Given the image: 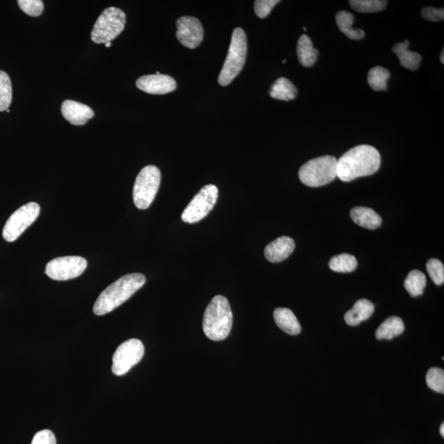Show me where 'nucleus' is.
Returning a JSON list of instances; mask_svg holds the SVG:
<instances>
[{
	"label": "nucleus",
	"instance_id": "1",
	"mask_svg": "<svg viewBox=\"0 0 444 444\" xmlns=\"http://www.w3.org/2000/svg\"><path fill=\"white\" fill-rule=\"evenodd\" d=\"M381 165V157L376 148L360 145L345 152L337 160L336 176L341 181L351 182L357 178L372 176Z\"/></svg>",
	"mask_w": 444,
	"mask_h": 444
},
{
	"label": "nucleus",
	"instance_id": "2",
	"mask_svg": "<svg viewBox=\"0 0 444 444\" xmlns=\"http://www.w3.org/2000/svg\"><path fill=\"white\" fill-rule=\"evenodd\" d=\"M146 283L141 273H131L121 277L103 290L93 306L94 314L101 316L118 308Z\"/></svg>",
	"mask_w": 444,
	"mask_h": 444
},
{
	"label": "nucleus",
	"instance_id": "3",
	"mask_svg": "<svg viewBox=\"0 0 444 444\" xmlns=\"http://www.w3.org/2000/svg\"><path fill=\"white\" fill-rule=\"evenodd\" d=\"M232 325L233 314L228 299L216 296L205 310L203 321L205 335L215 341L225 340Z\"/></svg>",
	"mask_w": 444,
	"mask_h": 444
},
{
	"label": "nucleus",
	"instance_id": "4",
	"mask_svg": "<svg viewBox=\"0 0 444 444\" xmlns=\"http://www.w3.org/2000/svg\"><path fill=\"white\" fill-rule=\"evenodd\" d=\"M247 50V38L244 30L234 29L228 57L219 77L221 86H228L240 74L245 65Z\"/></svg>",
	"mask_w": 444,
	"mask_h": 444
},
{
	"label": "nucleus",
	"instance_id": "5",
	"mask_svg": "<svg viewBox=\"0 0 444 444\" xmlns=\"http://www.w3.org/2000/svg\"><path fill=\"white\" fill-rule=\"evenodd\" d=\"M337 160L333 156H323L306 162L299 170V177L304 185L315 188L327 185L336 176Z\"/></svg>",
	"mask_w": 444,
	"mask_h": 444
},
{
	"label": "nucleus",
	"instance_id": "6",
	"mask_svg": "<svg viewBox=\"0 0 444 444\" xmlns=\"http://www.w3.org/2000/svg\"><path fill=\"white\" fill-rule=\"evenodd\" d=\"M126 23L125 12L119 8H106L94 25L91 37L94 43L111 42L123 32Z\"/></svg>",
	"mask_w": 444,
	"mask_h": 444
},
{
	"label": "nucleus",
	"instance_id": "7",
	"mask_svg": "<svg viewBox=\"0 0 444 444\" xmlns=\"http://www.w3.org/2000/svg\"><path fill=\"white\" fill-rule=\"evenodd\" d=\"M161 172L155 165H148L137 176L133 199L135 206L145 210L151 206L161 185Z\"/></svg>",
	"mask_w": 444,
	"mask_h": 444
},
{
	"label": "nucleus",
	"instance_id": "8",
	"mask_svg": "<svg viewBox=\"0 0 444 444\" xmlns=\"http://www.w3.org/2000/svg\"><path fill=\"white\" fill-rule=\"evenodd\" d=\"M219 198V189L208 185L201 189L183 212L181 219L186 223L194 224L203 220L212 210Z\"/></svg>",
	"mask_w": 444,
	"mask_h": 444
},
{
	"label": "nucleus",
	"instance_id": "9",
	"mask_svg": "<svg viewBox=\"0 0 444 444\" xmlns=\"http://www.w3.org/2000/svg\"><path fill=\"white\" fill-rule=\"evenodd\" d=\"M40 205L37 203H29L23 205L12 213L4 225L3 237L8 242H14L22 236L23 233L39 216Z\"/></svg>",
	"mask_w": 444,
	"mask_h": 444
},
{
	"label": "nucleus",
	"instance_id": "10",
	"mask_svg": "<svg viewBox=\"0 0 444 444\" xmlns=\"http://www.w3.org/2000/svg\"><path fill=\"white\" fill-rule=\"evenodd\" d=\"M144 345L139 339H130L122 343L113 356L112 372L122 376L139 364L144 355Z\"/></svg>",
	"mask_w": 444,
	"mask_h": 444
},
{
	"label": "nucleus",
	"instance_id": "11",
	"mask_svg": "<svg viewBox=\"0 0 444 444\" xmlns=\"http://www.w3.org/2000/svg\"><path fill=\"white\" fill-rule=\"evenodd\" d=\"M88 261L80 256H66L51 260L46 267V274L54 281H68L82 275Z\"/></svg>",
	"mask_w": 444,
	"mask_h": 444
},
{
	"label": "nucleus",
	"instance_id": "12",
	"mask_svg": "<svg viewBox=\"0 0 444 444\" xmlns=\"http://www.w3.org/2000/svg\"><path fill=\"white\" fill-rule=\"evenodd\" d=\"M176 37L179 42L190 49H195L203 40V28L198 19L183 16L176 22Z\"/></svg>",
	"mask_w": 444,
	"mask_h": 444
},
{
	"label": "nucleus",
	"instance_id": "13",
	"mask_svg": "<svg viewBox=\"0 0 444 444\" xmlns=\"http://www.w3.org/2000/svg\"><path fill=\"white\" fill-rule=\"evenodd\" d=\"M141 91L152 95H164L174 91L177 84L172 77L164 74H152L141 77L136 82Z\"/></svg>",
	"mask_w": 444,
	"mask_h": 444
},
{
	"label": "nucleus",
	"instance_id": "14",
	"mask_svg": "<svg viewBox=\"0 0 444 444\" xmlns=\"http://www.w3.org/2000/svg\"><path fill=\"white\" fill-rule=\"evenodd\" d=\"M61 111L63 117L74 125H84L94 117L89 106L72 100L63 102Z\"/></svg>",
	"mask_w": 444,
	"mask_h": 444
},
{
	"label": "nucleus",
	"instance_id": "15",
	"mask_svg": "<svg viewBox=\"0 0 444 444\" xmlns=\"http://www.w3.org/2000/svg\"><path fill=\"white\" fill-rule=\"evenodd\" d=\"M296 244L292 238L281 236L276 239L264 250L266 259L271 263H280L293 253Z\"/></svg>",
	"mask_w": 444,
	"mask_h": 444
},
{
	"label": "nucleus",
	"instance_id": "16",
	"mask_svg": "<svg viewBox=\"0 0 444 444\" xmlns=\"http://www.w3.org/2000/svg\"><path fill=\"white\" fill-rule=\"evenodd\" d=\"M374 312V305L372 302L361 299L356 302L353 308L345 313V321L349 326H357L365 320L369 319Z\"/></svg>",
	"mask_w": 444,
	"mask_h": 444
},
{
	"label": "nucleus",
	"instance_id": "17",
	"mask_svg": "<svg viewBox=\"0 0 444 444\" xmlns=\"http://www.w3.org/2000/svg\"><path fill=\"white\" fill-rule=\"evenodd\" d=\"M351 217L358 225L365 229L375 230L382 225V219L370 208L356 207L352 209Z\"/></svg>",
	"mask_w": 444,
	"mask_h": 444
},
{
	"label": "nucleus",
	"instance_id": "18",
	"mask_svg": "<svg viewBox=\"0 0 444 444\" xmlns=\"http://www.w3.org/2000/svg\"><path fill=\"white\" fill-rule=\"evenodd\" d=\"M276 325L289 335L296 336L301 332V326L296 315L290 309L277 308L274 311Z\"/></svg>",
	"mask_w": 444,
	"mask_h": 444
},
{
	"label": "nucleus",
	"instance_id": "19",
	"mask_svg": "<svg viewBox=\"0 0 444 444\" xmlns=\"http://www.w3.org/2000/svg\"><path fill=\"white\" fill-rule=\"evenodd\" d=\"M410 41L405 40L403 43H398L394 46L392 51L398 57L401 66L411 71H416L419 68L421 62L420 54L409 50Z\"/></svg>",
	"mask_w": 444,
	"mask_h": 444
},
{
	"label": "nucleus",
	"instance_id": "20",
	"mask_svg": "<svg viewBox=\"0 0 444 444\" xmlns=\"http://www.w3.org/2000/svg\"><path fill=\"white\" fill-rule=\"evenodd\" d=\"M354 20V15L347 11H340L336 15V23L341 32L352 40L363 39L365 32L361 29L352 28Z\"/></svg>",
	"mask_w": 444,
	"mask_h": 444
},
{
	"label": "nucleus",
	"instance_id": "21",
	"mask_svg": "<svg viewBox=\"0 0 444 444\" xmlns=\"http://www.w3.org/2000/svg\"><path fill=\"white\" fill-rule=\"evenodd\" d=\"M297 54L299 61L304 67L313 66L317 61L319 51L315 49L310 37L302 35L298 41Z\"/></svg>",
	"mask_w": 444,
	"mask_h": 444
},
{
	"label": "nucleus",
	"instance_id": "22",
	"mask_svg": "<svg viewBox=\"0 0 444 444\" xmlns=\"http://www.w3.org/2000/svg\"><path fill=\"white\" fill-rule=\"evenodd\" d=\"M405 326L403 321L399 317L392 316L384 321L380 325L375 333L379 340H392L395 336H398L404 332Z\"/></svg>",
	"mask_w": 444,
	"mask_h": 444
},
{
	"label": "nucleus",
	"instance_id": "23",
	"mask_svg": "<svg viewBox=\"0 0 444 444\" xmlns=\"http://www.w3.org/2000/svg\"><path fill=\"white\" fill-rule=\"evenodd\" d=\"M297 93L296 86L285 78L277 79L270 89V96L276 100L292 101L296 99Z\"/></svg>",
	"mask_w": 444,
	"mask_h": 444
},
{
	"label": "nucleus",
	"instance_id": "24",
	"mask_svg": "<svg viewBox=\"0 0 444 444\" xmlns=\"http://www.w3.org/2000/svg\"><path fill=\"white\" fill-rule=\"evenodd\" d=\"M426 276L419 270H413L409 273L405 280L404 287L412 297L421 296L426 287Z\"/></svg>",
	"mask_w": 444,
	"mask_h": 444
},
{
	"label": "nucleus",
	"instance_id": "25",
	"mask_svg": "<svg viewBox=\"0 0 444 444\" xmlns=\"http://www.w3.org/2000/svg\"><path fill=\"white\" fill-rule=\"evenodd\" d=\"M330 268L336 272H352L357 268V260L352 254H341L331 259Z\"/></svg>",
	"mask_w": 444,
	"mask_h": 444
},
{
	"label": "nucleus",
	"instance_id": "26",
	"mask_svg": "<svg viewBox=\"0 0 444 444\" xmlns=\"http://www.w3.org/2000/svg\"><path fill=\"white\" fill-rule=\"evenodd\" d=\"M390 72L385 68L377 66L369 72L368 83L374 91H385Z\"/></svg>",
	"mask_w": 444,
	"mask_h": 444
},
{
	"label": "nucleus",
	"instance_id": "27",
	"mask_svg": "<svg viewBox=\"0 0 444 444\" xmlns=\"http://www.w3.org/2000/svg\"><path fill=\"white\" fill-rule=\"evenodd\" d=\"M12 98V84L10 77L6 72L0 70V111L10 108Z\"/></svg>",
	"mask_w": 444,
	"mask_h": 444
},
{
	"label": "nucleus",
	"instance_id": "28",
	"mask_svg": "<svg viewBox=\"0 0 444 444\" xmlns=\"http://www.w3.org/2000/svg\"><path fill=\"white\" fill-rule=\"evenodd\" d=\"M349 3L354 10L365 14L383 10L387 2L383 0H351Z\"/></svg>",
	"mask_w": 444,
	"mask_h": 444
},
{
	"label": "nucleus",
	"instance_id": "29",
	"mask_svg": "<svg viewBox=\"0 0 444 444\" xmlns=\"http://www.w3.org/2000/svg\"><path fill=\"white\" fill-rule=\"evenodd\" d=\"M427 385L438 394H444V371L438 367L430 368L426 374Z\"/></svg>",
	"mask_w": 444,
	"mask_h": 444
},
{
	"label": "nucleus",
	"instance_id": "30",
	"mask_svg": "<svg viewBox=\"0 0 444 444\" xmlns=\"http://www.w3.org/2000/svg\"><path fill=\"white\" fill-rule=\"evenodd\" d=\"M427 272L430 279L437 285H441L444 283V267L441 261L437 259H431L426 263Z\"/></svg>",
	"mask_w": 444,
	"mask_h": 444
},
{
	"label": "nucleus",
	"instance_id": "31",
	"mask_svg": "<svg viewBox=\"0 0 444 444\" xmlns=\"http://www.w3.org/2000/svg\"><path fill=\"white\" fill-rule=\"evenodd\" d=\"M19 6L26 14L39 17L44 11V3L41 0H19Z\"/></svg>",
	"mask_w": 444,
	"mask_h": 444
},
{
	"label": "nucleus",
	"instance_id": "32",
	"mask_svg": "<svg viewBox=\"0 0 444 444\" xmlns=\"http://www.w3.org/2000/svg\"><path fill=\"white\" fill-rule=\"evenodd\" d=\"M279 3V0H257L254 2L255 14L260 19H265L270 14L272 8Z\"/></svg>",
	"mask_w": 444,
	"mask_h": 444
},
{
	"label": "nucleus",
	"instance_id": "33",
	"mask_svg": "<svg viewBox=\"0 0 444 444\" xmlns=\"http://www.w3.org/2000/svg\"><path fill=\"white\" fill-rule=\"evenodd\" d=\"M421 15L423 18L430 22H441L444 19V10L443 8L437 10L431 7L425 8L421 11Z\"/></svg>",
	"mask_w": 444,
	"mask_h": 444
},
{
	"label": "nucleus",
	"instance_id": "34",
	"mask_svg": "<svg viewBox=\"0 0 444 444\" xmlns=\"http://www.w3.org/2000/svg\"><path fill=\"white\" fill-rule=\"evenodd\" d=\"M32 444H57V443L52 431L44 430L35 434Z\"/></svg>",
	"mask_w": 444,
	"mask_h": 444
},
{
	"label": "nucleus",
	"instance_id": "35",
	"mask_svg": "<svg viewBox=\"0 0 444 444\" xmlns=\"http://www.w3.org/2000/svg\"><path fill=\"white\" fill-rule=\"evenodd\" d=\"M441 434L442 435V437L443 438L444 437V424H443V423L441 426Z\"/></svg>",
	"mask_w": 444,
	"mask_h": 444
},
{
	"label": "nucleus",
	"instance_id": "36",
	"mask_svg": "<svg viewBox=\"0 0 444 444\" xmlns=\"http://www.w3.org/2000/svg\"><path fill=\"white\" fill-rule=\"evenodd\" d=\"M444 57V50H443L442 53H441V61L443 65L444 63V57Z\"/></svg>",
	"mask_w": 444,
	"mask_h": 444
},
{
	"label": "nucleus",
	"instance_id": "37",
	"mask_svg": "<svg viewBox=\"0 0 444 444\" xmlns=\"http://www.w3.org/2000/svg\"><path fill=\"white\" fill-rule=\"evenodd\" d=\"M111 46H112V43H111V42H106V43L105 44L106 48H109V47H110Z\"/></svg>",
	"mask_w": 444,
	"mask_h": 444
},
{
	"label": "nucleus",
	"instance_id": "38",
	"mask_svg": "<svg viewBox=\"0 0 444 444\" xmlns=\"http://www.w3.org/2000/svg\"><path fill=\"white\" fill-rule=\"evenodd\" d=\"M6 112H7V113H10V110H8H8H6Z\"/></svg>",
	"mask_w": 444,
	"mask_h": 444
}]
</instances>
